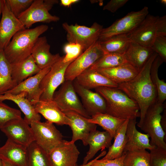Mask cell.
<instances>
[{"instance_id": "obj_1", "label": "cell", "mask_w": 166, "mask_h": 166, "mask_svg": "<svg viewBox=\"0 0 166 166\" xmlns=\"http://www.w3.org/2000/svg\"><path fill=\"white\" fill-rule=\"evenodd\" d=\"M157 55L154 52L134 78L128 82L118 85L117 88L135 101L139 106L140 117L137 124L139 127L148 109L157 99V91L151 79L150 70Z\"/></svg>"}, {"instance_id": "obj_2", "label": "cell", "mask_w": 166, "mask_h": 166, "mask_svg": "<svg viewBox=\"0 0 166 166\" xmlns=\"http://www.w3.org/2000/svg\"><path fill=\"white\" fill-rule=\"evenodd\" d=\"M95 89L105 101L106 113L124 119L140 117L137 103L117 87H101Z\"/></svg>"}, {"instance_id": "obj_3", "label": "cell", "mask_w": 166, "mask_h": 166, "mask_svg": "<svg viewBox=\"0 0 166 166\" xmlns=\"http://www.w3.org/2000/svg\"><path fill=\"white\" fill-rule=\"evenodd\" d=\"M48 28L47 25H42L33 28H25L17 32L3 50L10 63L20 62L31 55L37 39Z\"/></svg>"}, {"instance_id": "obj_4", "label": "cell", "mask_w": 166, "mask_h": 166, "mask_svg": "<svg viewBox=\"0 0 166 166\" xmlns=\"http://www.w3.org/2000/svg\"><path fill=\"white\" fill-rule=\"evenodd\" d=\"M165 106L157 99L148 109L139 127L151 138V145L166 149V134L160 124L161 114Z\"/></svg>"}, {"instance_id": "obj_5", "label": "cell", "mask_w": 166, "mask_h": 166, "mask_svg": "<svg viewBox=\"0 0 166 166\" xmlns=\"http://www.w3.org/2000/svg\"><path fill=\"white\" fill-rule=\"evenodd\" d=\"M58 2L57 0H34L30 6L18 18L26 29L38 22L49 23L57 22L59 17L51 15L49 11Z\"/></svg>"}, {"instance_id": "obj_6", "label": "cell", "mask_w": 166, "mask_h": 166, "mask_svg": "<svg viewBox=\"0 0 166 166\" xmlns=\"http://www.w3.org/2000/svg\"><path fill=\"white\" fill-rule=\"evenodd\" d=\"M62 26L66 32L68 42L80 45L84 51L98 40L103 28L102 25L96 22L90 27L67 22L63 23Z\"/></svg>"}, {"instance_id": "obj_7", "label": "cell", "mask_w": 166, "mask_h": 166, "mask_svg": "<svg viewBox=\"0 0 166 166\" xmlns=\"http://www.w3.org/2000/svg\"><path fill=\"white\" fill-rule=\"evenodd\" d=\"M148 13V7L145 6L139 11L128 13L109 27L103 28L98 41H103L115 35L131 32L140 24Z\"/></svg>"}, {"instance_id": "obj_8", "label": "cell", "mask_w": 166, "mask_h": 166, "mask_svg": "<svg viewBox=\"0 0 166 166\" xmlns=\"http://www.w3.org/2000/svg\"><path fill=\"white\" fill-rule=\"evenodd\" d=\"M52 100L64 113L73 111L87 118L91 117L78 98L73 81H65L58 90L55 92Z\"/></svg>"}, {"instance_id": "obj_9", "label": "cell", "mask_w": 166, "mask_h": 166, "mask_svg": "<svg viewBox=\"0 0 166 166\" xmlns=\"http://www.w3.org/2000/svg\"><path fill=\"white\" fill-rule=\"evenodd\" d=\"M104 54L98 41L69 65L65 72V81H73Z\"/></svg>"}, {"instance_id": "obj_10", "label": "cell", "mask_w": 166, "mask_h": 166, "mask_svg": "<svg viewBox=\"0 0 166 166\" xmlns=\"http://www.w3.org/2000/svg\"><path fill=\"white\" fill-rule=\"evenodd\" d=\"M30 126L35 141L48 153L63 140L61 133L53 123L38 121L32 122Z\"/></svg>"}, {"instance_id": "obj_11", "label": "cell", "mask_w": 166, "mask_h": 166, "mask_svg": "<svg viewBox=\"0 0 166 166\" xmlns=\"http://www.w3.org/2000/svg\"><path fill=\"white\" fill-rule=\"evenodd\" d=\"M63 56L53 64L49 71L42 79L40 87L42 91L40 100L49 101L53 99L55 90L65 81L66 69L71 62H63Z\"/></svg>"}, {"instance_id": "obj_12", "label": "cell", "mask_w": 166, "mask_h": 166, "mask_svg": "<svg viewBox=\"0 0 166 166\" xmlns=\"http://www.w3.org/2000/svg\"><path fill=\"white\" fill-rule=\"evenodd\" d=\"M2 14L0 22V49L4 50L13 36L25 28L11 12L6 0H2Z\"/></svg>"}, {"instance_id": "obj_13", "label": "cell", "mask_w": 166, "mask_h": 166, "mask_svg": "<svg viewBox=\"0 0 166 166\" xmlns=\"http://www.w3.org/2000/svg\"><path fill=\"white\" fill-rule=\"evenodd\" d=\"M0 129L8 139L27 148L35 141L30 125L22 118L9 121Z\"/></svg>"}, {"instance_id": "obj_14", "label": "cell", "mask_w": 166, "mask_h": 166, "mask_svg": "<svg viewBox=\"0 0 166 166\" xmlns=\"http://www.w3.org/2000/svg\"><path fill=\"white\" fill-rule=\"evenodd\" d=\"M80 153L75 143L63 140L48 155L53 166H76Z\"/></svg>"}, {"instance_id": "obj_15", "label": "cell", "mask_w": 166, "mask_h": 166, "mask_svg": "<svg viewBox=\"0 0 166 166\" xmlns=\"http://www.w3.org/2000/svg\"><path fill=\"white\" fill-rule=\"evenodd\" d=\"M158 17L148 14L136 28L126 34L127 37L131 41L151 47L156 37V23Z\"/></svg>"}, {"instance_id": "obj_16", "label": "cell", "mask_w": 166, "mask_h": 166, "mask_svg": "<svg viewBox=\"0 0 166 166\" xmlns=\"http://www.w3.org/2000/svg\"><path fill=\"white\" fill-rule=\"evenodd\" d=\"M50 69V67H49L41 69L34 75L23 81L6 93L17 94L24 92L27 94V98L34 105L40 100L42 93L40 87V83Z\"/></svg>"}, {"instance_id": "obj_17", "label": "cell", "mask_w": 166, "mask_h": 166, "mask_svg": "<svg viewBox=\"0 0 166 166\" xmlns=\"http://www.w3.org/2000/svg\"><path fill=\"white\" fill-rule=\"evenodd\" d=\"M73 83L75 90L81 97L82 104L89 116L91 117L97 113H106V102L101 96L96 92L82 87L75 79Z\"/></svg>"}, {"instance_id": "obj_18", "label": "cell", "mask_w": 166, "mask_h": 166, "mask_svg": "<svg viewBox=\"0 0 166 166\" xmlns=\"http://www.w3.org/2000/svg\"><path fill=\"white\" fill-rule=\"evenodd\" d=\"M70 121L69 126L72 132L71 142L75 143L79 140H81L85 146H87V141L90 133L96 130V124L89 122L88 118L78 113L73 111L64 113Z\"/></svg>"}, {"instance_id": "obj_19", "label": "cell", "mask_w": 166, "mask_h": 166, "mask_svg": "<svg viewBox=\"0 0 166 166\" xmlns=\"http://www.w3.org/2000/svg\"><path fill=\"white\" fill-rule=\"evenodd\" d=\"M137 123L136 118L128 120L126 130L127 141L124 154L129 151L146 149L150 150L156 148L151 144L148 134L138 131L136 127Z\"/></svg>"}, {"instance_id": "obj_20", "label": "cell", "mask_w": 166, "mask_h": 166, "mask_svg": "<svg viewBox=\"0 0 166 166\" xmlns=\"http://www.w3.org/2000/svg\"><path fill=\"white\" fill-rule=\"evenodd\" d=\"M50 46L45 36L38 38L33 48L31 55L41 69L51 67L61 57L59 53L52 54L50 52Z\"/></svg>"}, {"instance_id": "obj_21", "label": "cell", "mask_w": 166, "mask_h": 166, "mask_svg": "<svg viewBox=\"0 0 166 166\" xmlns=\"http://www.w3.org/2000/svg\"><path fill=\"white\" fill-rule=\"evenodd\" d=\"M0 157L16 166H27V148L8 139L0 147Z\"/></svg>"}, {"instance_id": "obj_22", "label": "cell", "mask_w": 166, "mask_h": 166, "mask_svg": "<svg viewBox=\"0 0 166 166\" xmlns=\"http://www.w3.org/2000/svg\"><path fill=\"white\" fill-rule=\"evenodd\" d=\"M33 106L36 112L47 122L60 125H70V119L53 100H40Z\"/></svg>"}, {"instance_id": "obj_23", "label": "cell", "mask_w": 166, "mask_h": 166, "mask_svg": "<svg viewBox=\"0 0 166 166\" xmlns=\"http://www.w3.org/2000/svg\"><path fill=\"white\" fill-rule=\"evenodd\" d=\"M94 69L118 85L130 81L139 71L128 62L113 68Z\"/></svg>"}, {"instance_id": "obj_24", "label": "cell", "mask_w": 166, "mask_h": 166, "mask_svg": "<svg viewBox=\"0 0 166 166\" xmlns=\"http://www.w3.org/2000/svg\"><path fill=\"white\" fill-rule=\"evenodd\" d=\"M154 52L151 47L131 41L124 55L127 61L140 71Z\"/></svg>"}, {"instance_id": "obj_25", "label": "cell", "mask_w": 166, "mask_h": 166, "mask_svg": "<svg viewBox=\"0 0 166 166\" xmlns=\"http://www.w3.org/2000/svg\"><path fill=\"white\" fill-rule=\"evenodd\" d=\"M113 138L106 131H100L97 130L91 132L88 138L87 145H89V151L83 159L82 164H87L91 160L97 152L101 149L103 151L111 145Z\"/></svg>"}, {"instance_id": "obj_26", "label": "cell", "mask_w": 166, "mask_h": 166, "mask_svg": "<svg viewBox=\"0 0 166 166\" xmlns=\"http://www.w3.org/2000/svg\"><path fill=\"white\" fill-rule=\"evenodd\" d=\"M75 80L82 87L90 89L101 87H117L112 81L95 69L89 68L78 76Z\"/></svg>"}, {"instance_id": "obj_27", "label": "cell", "mask_w": 166, "mask_h": 166, "mask_svg": "<svg viewBox=\"0 0 166 166\" xmlns=\"http://www.w3.org/2000/svg\"><path fill=\"white\" fill-rule=\"evenodd\" d=\"M27 94L24 92L17 94L6 93L0 95V101H11L15 103L25 115L24 119L30 124L33 122L40 121V114L35 111L34 106L26 98Z\"/></svg>"}, {"instance_id": "obj_28", "label": "cell", "mask_w": 166, "mask_h": 166, "mask_svg": "<svg viewBox=\"0 0 166 166\" xmlns=\"http://www.w3.org/2000/svg\"><path fill=\"white\" fill-rule=\"evenodd\" d=\"M11 67L12 78L17 85L41 70L35 63L31 55L22 61L11 64Z\"/></svg>"}, {"instance_id": "obj_29", "label": "cell", "mask_w": 166, "mask_h": 166, "mask_svg": "<svg viewBox=\"0 0 166 166\" xmlns=\"http://www.w3.org/2000/svg\"><path fill=\"white\" fill-rule=\"evenodd\" d=\"M126 119L118 118L106 113H98L88 118L90 123L97 124L108 132L113 138Z\"/></svg>"}, {"instance_id": "obj_30", "label": "cell", "mask_w": 166, "mask_h": 166, "mask_svg": "<svg viewBox=\"0 0 166 166\" xmlns=\"http://www.w3.org/2000/svg\"><path fill=\"white\" fill-rule=\"evenodd\" d=\"M129 119H126L117 131L113 138V144L109 148L108 152L102 158L103 159L111 160L121 156L127 141L126 130Z\"/></svg>"}, {"instance_id": "obj_31", "label": "cell", "mask_w": 166, "mask_h": 166, "mask_svg": "<svg viewBox=\"0 0 166 166\" xmlns=\"http://www.w3.org/2000/svg\"><path fill=\"white\" fill-rule=\"evenodd\" d=\"M131 41L126 34H122L115 35L106 40L99 42L105 54L110 53L124 54Z\"/></svg>"}, {"instance_id": "obj_32", "label": "cell", "mask_w": 166, "mask_h": 166, "mask_svg": "<svg viewBox=\"0 0 166 166\" xmlns=\"http://www.w3.org/2000/svg\"><path fill=\"white\" fill-rule=\"evenodd\" d=\"M17 85L12 78L11 64L5 57L3 50L0 49V95Z\"/></svg>"}, {"instance_id": "obj_33", "label": "cell", "mask_w": 166, "mask_h": 166, "mask_svg": "<svg viewBox=\"0 0 166 166\" xmlns=\"http://www.w3.org/2000/svg\"><path fill=\"white\" fill-rule=\"evenodd\" d=\"M27 166H53L49 159L48 153L35 141L27 147Z\"/></svg>"}, {"instance_id": "obj_34", "label": "cell", "mask_w": 166, "mask_h": 166, "mask_svg": "<svg viewBox=\"0 0 166 166\" xmlns=\"http://www.w3.org/2000/svg\"><path fill=\"white\" fill-rule=\"evenodd\" d=\"M163 62V60L157 55L153 61L150 70L151 79L157 91V100L162 103H163L166 99V83L164 80L159 78L158 71L159 67Z\"/></svg>"}, {"instance_id": "obj_35", "label": "cell", "mask_w": 166, "mask_h": 166, "mask_svg": "<svg viewBox=\"0 0 166 166\" xmlns=\"http://www.w3.org/2000/svg\"><path fill=\"white\" fill-rule=\"evenodd\" d=\"M149 152L146 149L129 151L125 153L123 166H150Z\"/></svg>"}, {"instance_id": "obj_36", "label": "cell", "mask_w": 166, "mask_h": 166, "mask_svg": "<svg viewBox=\"0 0 166 166\" xmlns=\"http://www.w3.org/2000/svg\"><path fill=\"white\" fill-rule=\"evenodd\" d=\"M128 62L124 54L110 53L104 54L90 68L91 69L114 67Z\"/></svg>"}, {"instance_id": "obj_37", "label": "cell", "mask_w": 166, "mask_h": 166, "mask_svg": "<svg viewBox=\"0 0 166 166\" xmlns=\"http://www.w3.org/2000/svg\"><path fill=\"white\" fill-rule=\"evenodd\" d=\"M22 118L21 111L11 108L0 101V129L9 121Z\"/></svg>"}, {"instance_id": "obj_38", "label": "cell", "mask_w": 166, "mask_h": 166, "mask_svg": "<svg viewBox=\"0 0 166 166\" xmlns=\"http://www.w3.org/2000/svg\"><path fill=\"white\" fill-rule=\"evenodd\" d=\"M64 50L66 54L63 56V60L65 63L72 62L84 51L80 45L69 42L65 45Z\"/></svg>"}, {"instance_id": "obj_39", "label": "cell", "mask_w": 166, "mask_h": 166, "mask_svg": "<svg viewBox=\"0 0 166 166\" xmlns=\"http://www.w3.org/2000/svg\"><path fill=\"white\" fill-rule=\"evenodd\" d=\"M13 14L17 18L31 5L34 0H6Z\"/></svg>"}, {"instance_id": "obj_40", "label": "cell", "mask_w": 166, "mask_h": 166, "mask_svg": "<svg viewBox=\"0 0 166 166\" xmlns=\"http://www.w3.org/2000/svg\"><path fill=\"white\" fill-rule=\"evenodd\" d=\"M150 151V166H166V149L156 147Z\"/></svg>"}, {"instance_id": "obj_41", "label": "cell", "mask_w": 166, "mask_h": 166, "mask_svg": "<svg viewBox=\"0 0 166 166\" xmlns=\"http://www.w3.org/2000/svg\"><path fill=\"white\" fill-rule=\"evenodd\" d=\"M154 51L163 61L166 62V36H156L152 46Z\"/></svg>"}, {"instance_id": "obj_42", "label": "cell", "mask_w": 166, "mask_h": 166, "mask_svg": "<svg viewBox=\"0 0 166 166\" xmlns=\"http://www.w3.org/2000/svg\"><path fill=\"white\" fill-rule=\"evenodd\" d=\"M125 155V153L119 158L111 160L97 159L91 166H123V161Z\"/></svg>"}, {"instance_id": "obj_43", "label": "cell", "mask_w": 166, "mask_h": 166, "mask_svg": "<svg viewBox=\"0 0 166 166\" xmlns=\"http://www.w3.org/2000/svg\"><path fill=\"white\" fill-rule=\"evenodd\" d=\"M128 1V0H111L104 6L103 10L115 13L123 6Z\"/></svg>"}, {"instance_id": "obj_44", "label": "cell", "mask_w": 166, "mask_h": 166, "mask_svg": "<svg viewBox=\"0 0 166 166\" xmlns=\"http://www.w3.org/2000/svg\"><path fill=\"white\" fill-rule=\"evenodd\" d=\"M156 36H166V16L164 15L157 18L156 23Z\"/></svg>"}, {"instance_id": "obj_45", "label": "cell", "mask_w": 166, "mask_h": 166, "mask_svg": "<svg viewBox=\"0 0 166 166\" xmlns=\"http://www.w3.org/2000/svg\"><path fill=\"white\" fill-rule=\"evenodd\" d=\"M163 113L161 115L160 121V124L162 129L166 133V109H164L163 112Z\"/></svg>"}, {"instance_id": "obj_46", "label": "cell", "mask_w": 166, "mask_h": 166, "mask_svg": "<svg viewBox=\"0 0 166 166\" xmlns=\"http://www.w3.org/2000/svg\"><path fill=\"white\" fill-rule=\"evenodd\" d=\"M106 151L103 150L102 151L101 153L94 159L88 162L87 164H82L80 165H77L76 166H91L92 163L96 160L98 159L100 157L105 156L106 153Z\"/></svg>"}, {"instance_id": "obj_47", "label": "cell", "mask_w": 166, "mask_h": 166, "mask_svg": "<svg viewBox=\"0 0 166 166\" xmlns=\"http://www.w3.org/2000/svg\"><path fill=\"white\" fill-rule=\"evenodd\" d=\"M80 0H61V4L63 6L69 7L73 4L76 3Z\"/></svg>"}, {"instance_id": "obj_48", "label": "cell", "mask_w": 166, "mask_h": 166, "mask_svg": "<svg viewBox=\"0 0 166 166\" xmlns=\"http://www.w3.org/2000/svg\"><path fill=\"white\" fill-rule=\"evenodd\" d=\"M2 160V166H16V165L11 163L8 161Z\"/></svg>"}, {"instance_id": "obj_49", "label": "cell", "mask_w": 166, "mask_h": 166, "mask_svg": "<svg viewBox=\"0 0 166 166\" xmlns=\"http://www.w3.org/2000/svg\"><path fill=\"white\" fill-rule=\"evenodd\" d=\"M2 0H0V15L2 13Z\"/></svg>"}, {"instance_id": "obj_50", "label": "cell", "mask_w": 166, "mask_h": 166, "mask_svg": "<svg viewBox=\"0 0 166 166\" xmlns=\"http://www.w3.org/2000/svg\"><path fill=\"white\" fill-rule=\"evenodd\" d=\"M161 3L164 5H166V0H160Z\"/></svg>"}, {"instance_id": "obj_51", "label": "cell", "mask_w": 166, "mask_h": 166, "mask_svg": "<svg viewBox=\"0 0 166 166\" xmlns=\"http://www.w3.org/2000/svg\"><path fill=\"white\" fill-rule=\"evenodd\" d=\"M2 166V160L0 157V166Z\"/></svg>"}]
</instances>
